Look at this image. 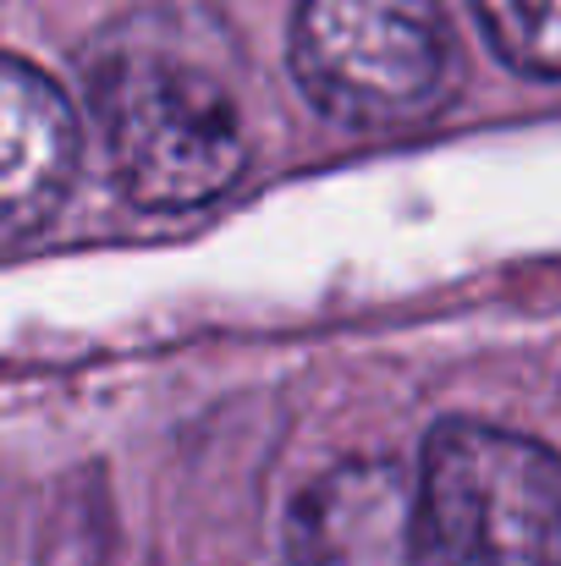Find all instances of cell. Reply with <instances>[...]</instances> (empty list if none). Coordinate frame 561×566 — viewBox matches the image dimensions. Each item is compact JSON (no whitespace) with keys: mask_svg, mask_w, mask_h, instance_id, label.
I'll return each mask as SVG.
<instances>
[{"mask_svg":"<svg viewBox=\"0 0 561 566\" xmlns=\"http://www.w3.org/2000/svg\"><path fill=\"white\" fill-rule=\"evenodd\" d=\"M413 566H561L557 451L451 418L424 440L413 501Z\"/></svg>","mask_w":561,"mask_h":566,"instance_id":"obj_1","label":"cell"},{"mask_svg":"<svg viewBox=\"0 0 561 566\" xmlns=\"http://www.w3.org/2000/svg\"><path fill=\"white\" fill-rule=\"evenodd\" d=\"M287 55L303 99L353 133L429 122L463 83L440 0H298Z\"/></svg>","mask_w":561,"mask_h":566,"instance_id":"obj_2","label":"cell"},{"mask_svg":"<svg viewBox=\"0 0 561 566\" xmlns=\"http://www.w3.org/2000/svg\"><path fill=\"white\" fill-rule=\"evenodd\" d=\"M100 133L111 177L138 209H198L248 166V127L220 77L193 61L133 50L100 72Z\"/></svg>","mask_w":561,"mask_h":566,"instance_id":"obj_3","label":"cell"},{"mask_svg":"<svg viewBox=\"0 0 561 566\" xmlns=\"http://www.w3.org/2000/svg\"><path fill=\"white\" fill-rule=\"evenodd\" d=\"M77 177V111L33 61L0 55V231H33Z\"/></svg>","mask_w":561,"mask_h":566,"instance_id":"obj_4","label":"cell"},{"mask_svg":"<svg viewBox=\"0 0 561 566\" xmlns=\"http://www.w3.org/2000/svg\"><path fill=\"white\" fill-rule=\"evenodd\" d=\"M474 17L512 72L534 83L561 77V0H474Z\"/></svg>","mask_w":561,"mask_h":566,"instance_id":"obj_5","label":"cell"}]
</instances>
